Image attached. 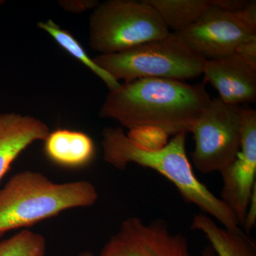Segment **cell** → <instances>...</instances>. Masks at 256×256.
<instances>
[{
    "mask_svg": "<svg viewBox=\"0 0 256 256\" xmlns=\"http://www.w3.org/2000/svg\"><path fill=\"white\" fill-rule=\"evenodd\" d=\"M212 100L204 84L142 78L110 90L99 110L102 118L118 121L129 130L158 128L168 136L190 132Z\"/></svg>",
    "mask_w": 256,
    "mask_h": 256,
    "instance_id": "obj_1",
    "label": "cell"
},
{
    "mask_svg": "<svg viewBox=\"0 0 256 256\" xmlns=\"http://www.w3.org/2000/svg\"><path fill=\"white\" fill-rule=\"evenodd\" d=\"M186 134L178 133L162 148L146 149L133 142L122 128H105L101 141L104 160L119 170L132 163L154 170L176 186L186 203L198 207L224 228L242 232L232 210L194 172L186 154Z\"/></svg>",
    "mask_w": 256,
    "mask_h": 256,
    "instance_id": "obj_2",
    "label": "cell"
},
{
    "mask_svg": "<svg viewBox=\"0 0 256 256\" xmlns=\"http://www.w3.org/2000/svg\"><path fill=\"white\" fill-rule=\"evenodd\" d=\"M98 198L96 186L87 180L57 184L38 172H20L0 188V238L64 210L92 206Z\"/></svg>",
    "mask_w": 256,
    "mask_h": 256,
    "instance_id": "obj_3",
    "label": "cell"
},
{
    "mask_svg": "<svg viewBox=\"0 0 256 256\" xmlns=\"http://www.w3.org/2000/svg\"><path fill=\"white\" fill-rule=\"evenodd\" d=\"M94 60L124 82L142 78L192 80L201 76L206 60L173 32L124 52L96 56Z\"/></svg>",
    "mask_w": 256,
    "mask_h": 256,
    "instance_id": "obj_4",
    "label": "cell"
},
{
    "mask_svg": "<svg viewBox=\"0 0 256 256\" xmlns=\"http://www.w3.org/2000/svg\"><path fill=\"white\" fill-rule=\"evenodd\" d=\"M170 33L156 10L146 0L99 3L89 21V44L100 54L130 50Z\"/></svg>",
    "mask_w": 256,
    "mask_h": 256,
    "instance_id": "obj_5",
    "label": "cell"
},
{
    "mask_svg": "<svg viewBox=\"0 0 256 256\" xmlns=\"http://www.w3.org/2000/svg\"><path fill=\"white\" fill-rule=\"evenodd\" d=\"M242 110L239 106L210 100L192 126L194 166L200 172H222L240 150Z\"/></svg>",
    "mask_w": 256,
    "mask_h": 256,
    "instance_id": "obj_6",
    "label": "cell"
},
{
    "mask_svg": "<svg viewBox=\"0 0 256 256\" xmlns=\"http://www.w3.org/2000/svg\"><path fill=\"white\" fill-rule=\"evenodd\" d=\"M99 256H217L210 246L194 255L186 236L172 232L164 220L146 222L132 216L122 220Z\"/></svg>",
    "mask_w": 256,
    "mask_h": 256,
    "instance_id": "obj_7",
    "label": "cell"
},
{
    "mask_svg": "<svg viewBox=\"0 0 256 256\" xmlns=\"http://www.w3.org/2000/svg\"><path fill=\"white\" fill-rule=\"evenodd\" d=\"M178 34L194 53L212 60L234 54L240 44L256 38V28L239 12H228L210 4L196 22Z\"/></svg>",
    "mask_w": 256,
    "mask_h": 256,
    "instance_id": "obj_8",
    "label": "cell"
},
{
    "mask_svg": "<svg viewBox=\"0 0 256 256\" xmlns=\"http://www.w3.org/2000/svg\"><path fill=\"white\" fill-rule=\"evenodd\" d=\"M223 188L220 200L242 226L256 188V111L242 110V139L236 158L220 173Z\"/></svg>",
    "mask_w": 256,
    "mask_h": 256,
    "instance_id": "obj_9",
    "label": "cell"
},
{
    "mask_svg": "<svg viewBox=\"0 0 256 256\" xmlns=\"http://www.w3.org/2000/svg\"><path fill=\"white\" fill-rule=\"evenodd\" d=\"M202 75L224 104L239 106L256 100V67L235 54L205 60Z\"/></svg>",
    "mask_w": 256,
    "mask_h": 256,
    "instance_id": "obj_10",
    "label": "cell"
},
{
    "mask_svg": "<svg viewBox=\"0 0 256 256\" xmlns=\"http://www.w3.org/2000/svg\"><path fill=\"white\" fill-rule=\"evenodd\" d=\"M50 129L36 117L15 112L0 114V182L25 149L48 137Z\"/></svg>",
    "mask_w": 256,
    "mask_h": 256,
    "instance_id": "obj_11",
    "label": "cell"
},
{
    "mask_svg": "<svg viewBox=\"0 0 256 256\" xmlns=\"http://www.w3.org/2000/svg\"><path fill=\"white\" fill-rule=\"evenodd\" d=\"M47 158L60 166L80 168L94 160L96 146L92 138L80 131L57 129L44 140Z\"/></svg>",
    "mask_w": 256,
    "mask_h": 256,
    "instance_id": "obj_12",
    "label": "cell"
},
{
    "mask_svg": "<svg viewBox=\"0 0 256 256\" xmlns=\"http://www.w3.org/2000/svg\"><path fill=\"white\" fill-rule=\"evenodd\" d=\"M192 228L201 232L217 256H256L255 242L242 232H234L218 225L204 214L194 215Z\"/></svg>",
    "mask_w": 256,
    "mask_h": 256,
    "instance_id": "obj_13",
    "label": "cell"
},
{
    "mask_svg": "<svg viewBox=\"0 0 256 256\" xmlns=\"http://www.w3.org/2000/svg\"><path fill=\"white\" fill-rule=\"evenodd\" d=\"M173 33L178 34L196 22L210 6V0H146Z\"/></svg>",
    "mask_w": 256,
    "mask_h": 256,
    "instance_id": "obj_14",
    "label": "cell"
},
{
    "mask_svg": "<svg viewBox=\"0 0 256 256\" xmlns=\"http://www.w3.org/2000/svg\"><path fill=\"white\" fill-rule=\"evenodd\" d=\"M37 26L40 30L46 32L56 42L57 44L62 47L67 53L76 58L88 68L90 69L92 73L96 74L104 82L110 92L117 88L120 85V82L99 66L94 62V58L89 56L80 42L70 32L60 28V25L57 24L52 20L40 22L37 24Z\"/></svg>",
    "mask_w": 256,
    "mask_h": 256,
    "instance_id": "obj_15",
    "label": "cell"
},
{
    "mask_svg": "<svg viewBox=\"0 0 256 256\" xmlns=\"http://www.w3.org/2000/svg\"><path fill=\"white\" fill-rule=\"evenodd\" d=\"M46 252L44 237L28 229L0 242V256H46Z\"/></svg>",
    "mask_w": 256,
    "mask_h": 256,
    "instance_id": "obj_16",
    "label": "cell"
},
{
    "mask_svg": "<svg viewBox=\"0 0 256 256\" xmlns=\"http://www.w3.org/2000/svg\"><path fill=\"white\" fill-rule=\"evenodd\" d=\"M128 136L137 146L146 149H156L168 143L169 136L162 130L152 127H140L130 130Z\"/></svg>",
    "mask_w": 256,
    "mask_h": 256,
    "instance_id": "obj_17",
    "label": "cell"
},
{
    "mask_svg": "<svg viewBox=\"0 0 256 256\" xmlns=\"http://www.w3.org/2000/svg\"><path fill=\"white\" fill-rule=\"evenodd\" d=\"M97 0H60L58 4L62 9L72 14H80L94 10L99 4Z\"/></svg>",
    "mask_w": 256,
    "mask_h": 256,
    "instance_id": "obj_18",
    "label": "cell"
},
{
    "mask_svg": "<svg viewBox=\"0 0 256 256\" xmlns=\"http://www.w3.org/2000/svg\"><path fill=\"white\" fill-rule=\"evenodd\" d=\"M234 54L247 63L256 67V38L240 44Z\"/></svg>",
    "mask_w": 256,
    "mask_h": 256,
    "instance_id": "obj_19",
    "label": "cell"
},
{
    "mask_svg": "<svg viewBox=\"0 0 256 256\" xmlns=\"http://www.w3.org/2000/svg\"><path fill=\"white\" fill-rule=\"evenodd\" d=\"M256 223V188L252 192L249 202L245 218L242 222V226L244 227L246 233L248 234L255 227Z\"/></svg>",
    "mask_w": 256,
    "mask_h": 256,
    "instance_id": "obj_20",
    "label": "cell"
},
{
    "mask_svg": "<svg viewBox=\"0 0 256 256\" xmlns=\"http://www.w3.org/2000/svg\"><path fill=\"white\" fill-rule=\"evenodd\" d=\"M210 4L228 12H238L246 8L247 0H210Z\"/></svg>",
    "mask_w": 256,
    "mask_h": 256,
    "instance_id": "obj_21",
    "label": "cell"
},
{
    "mask_svg": "<svg viewBox=\"0 0 256 256\" xmlns=\"http://www.w3.org/2000/svg\"><path fill=\"white\" fill-rule=\"evenodd\" d=\"M78 256H96L94 255V254H92V252H80V254H79Z\"/></svg>",
    "mask_w": 256,
    "mask_h": 256,
    "instance_id": "obj_22",
    "label": "cell"
},
{
    "mask_svg": "<svg viewBox=\"0 0 256 256\" xmlns=\"http://www.w3.org/2000/svg\"><path fill=\"white\" fill-rule=\"evenodd\" d=\"M4 1H2V0H0V6H1L2 4H4Z\"/></svg>",
    "mask_w": 256,
    "mask_h": 256,
    "instance_id": "obj_23",
    "label": "cell"
}]
</instances>
